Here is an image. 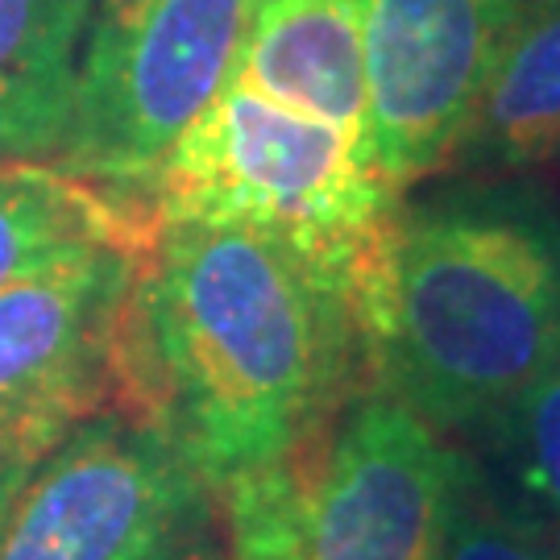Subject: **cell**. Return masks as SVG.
Instances as JSON below:
<instances>
[{"label": "cell", "mask_w": 560, "mask_h": 560, "mask_svg": "<svg viewBox=\"0 0 560 560\" xmlns=\"http://www.w3.org/2000/svg\"><path fill=\"white\" fill-rule=\"evenodd\" d=\"M358 349L353 303L279 241L162 224L133 261L113 390L221 494L337 411Z\"/></svg>", "instance_id": "1"}, {"label": "cell", "mask_w": 560, "mask_h": 560, "mask_svg": "<svg viewBox=\"0 0 560 560\" xmlns=\"http://www.w3.org/2000/svg\"><path fill=\"white\" fill-rule=\"evenodd\" d=\"M353 316L382 390L474 432L560 361V212L515 187L395 212Z\"/></svg>", "instance_id": "2"}, {"label": "cell", "mask_w": 560, "mask_h": 560, "mask_svg": "<svg viewBox=\"0 0 560 560\" xmlns=\"http://www.w3.org/2000/svg\"><path fill=\"white\" fill-rule=\"evenodd\" d=\"M141 208L162 224H237L279 241L358 303L395 221V187L340 129L229 80L183 129Z\"/></svg>", "instance_id": "3"}, {"label": "cell", "mask_w": 560, "mask_h": 560, "mask_svg": "<svg viewBox=\"0 0 560 560\" xmlns=\"http://www.w3.org/2000/svg\"><path fill=\"white\" fill-rule=\"evenodd\" d=\"M457 448L390 390L345 395L221 490L233 560H444Z\"/></svg>", "instance_id": "4"}, {"label": "cell", "mask_w": 560, "mask_h": 560, "mask_svg": "<svg viewBox=\"0 0 560 560\" xmlns=\"http://www.w3.org/2000/svg\"><path fill=\"white\" fill-rule=\"evenodd\" d=\"M254 0H96L59 166L141 203L183 129L237 75Z\"/></svg>", "instance_id": "5"}, {"label": "cell", "mask_w": 560, "mask_h": 560, "mask_svg": "<svg viewBox=\"0 0 560 560\" xmlns=\"http://www.w3.org/2000/svg\"><path fill=\"white\" fill-rule=\"evenodd\" d=\"M217 490L154 423L92 411L21 481L0 560H191Z\"/></svg>", "instance_id": "6"}, {"label": "cell", "mask_w": 560, "mask_h": 560, "mask_svg": "<svg viewBox=\"0 0 560 560\" xmlns=\"http://www.w3.org/2000/svg\"><path fill=\"white\" fill-rule=\"evenodd\" d=\"M532 0H358L370 159L390 187L460 150L486 83Z\"/></svg>", "instance_id": "7"}, {"label": "cell", "mask_w": 560, "mask_h": 560, "mask_svg": "<svg viewBox=\"0 0 560 560\" xmlns=\"http://www.w3.org/2000/svg\"><path fill=\"white\" fill-rule=\"evenodd\" d=\"M138 254H83L0 291V432L55 444L101 411Z\"/></svg>", "instance_id": "8"}, {"label": "cell", "mask_w": 560, "mask_h": 560, "mask_svg": "<svg viewBox=\"0 0 560 560\" xmlns=\"http://www.w3.org/2000/svg\"><path fill=\"white\" fill-rule=\"evenodd\" d=\"M233 80L332 125L370 154L358 0H254Z\"/></svg>", "instance_id": "9"}, {"label": "cell", "mask_w": 560, "mask_h": 560, "mask_svg": "<svg viewBox=\"0 0 560 560\" xmlns=\"http://www.w3.org/2000/svg\"><path fill=\"white\" fill-rule=\"evenodd\" d=\"M145 208L59 162H0V291L101 249H145Z\"/></svg>", "instance_id": "10"}, {"label": "cell", "mask_w": 560, "mask_h": 560, "mask_svg": "<svg viewBox=\"0 0 560 560\" xmlns=\"http://www.w3.org/2000/svg\"><path fill=\"white\" fill-rule=\"evenodd\" d=\"M96 0H0V162L59 159Z\"/></svg>", "instance_id": "11"}, {"label": "cell", "mask_w": 560, "mask_h": 560, "mask_svg": "<svg viewBox=\"0 0 560 560\" xmlns=\"http://www.w3.org/2000/svg\"><path fill=\"white\" fill-rule=\"evenodd\" d=\"M460 145L506 171L560 154V0L527 4Z\"/></svg>", "instance_id": "12"}, {"label": "cell", "mask_w": 560, "mask_h": 560, "mask_svg": "<svg viewBox=\"0 0 560 560\" xmlns=\"http://www.w3.org/2000/svg\"><path fill=\"white\" fill-rule=\"evenodd\" d=\"M486 478L560 540V361L474 428Z\"/></svg>", "instance_id": "13"}, {"label": "cell", "mask_w": 560, "mask_h": 560, "mask_svg": "<svg viewBox=\"0 0 560 560\" xmlns=\"http://www.w3.org/2000/svg\"><path fill=\"white\" fill-rule=\"evenodd\" d=\"M444 560H560V540L532 523L486 478L469 453L457 457Z\"/></svg>", "instance_id": "14"}, {"label": "cell", "mask_w": 560, "mask_h": 560, "mask_svg": "<svg viewBox=\"0 0 560 560\" xmlns=\"http://www.w3.org/2000/svg\"><path fill=\"white\" fill-rule=\"evenodd\" d=\"M50 444L34 441V436H18V432H0V527L4 515L18 499L21 481L30 478V469L38 465V457Z\"/></svg>", "instance_id": "15"}]
</instances>
